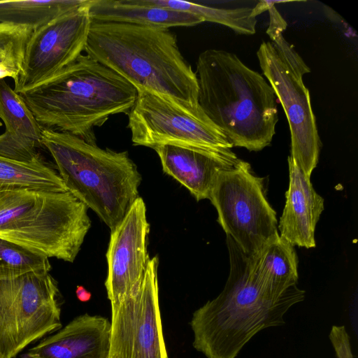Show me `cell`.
Instances as JSON below:
<instances>
[{"label": "cell", "instance_id": "18", "mask_svg": "<svg viewBox=\"0 0 358 358\" xmlns=\"http://www.w3.org/2000/svg\"><path fill=\"white\" fill-rule=\"evenodd\" d=\"M250 271L261 285L281 294L296 285L298 260L294 246L276 234L255 254L248 256Z\"/></svg>", "mask_w": 358, "mask_h": 358}, {"label": "cell", "instance_id": "20", "mask_svg": "<svg viewBox=\"0 0 358 358\" xmlns=\"http://www.w3.org/2000/svg\"><path fill=\"white\" fill-rule=\"evenodd\" d=\"M20 189L68 192L58 172L41 157L19 162L0 157V191Z\"/></svg>", "mask_w": 358, "mask_h": 358}, {"label": "cell", "instance_id": "9", "mask_svg": "<svg viewBox=\"0 0 358 358\" xmlns=\"http://www.w3.org/2000/svg\"><path fill=\"white\" fill-rule=\"evenodd\" d=\"M264 180L240 159L217 174L208 199L226 235L248 256L278 233L276 213L266 199Z\"/></svg>", "mask_w": 358, "mask_h": 358}, {"label": "cell", "instance_id": "12", "mask_svg": "<svg viewBox=\"0 0 358 358\" xmlns=\"http://www.w3.org/2000/svg\"><path fill=\"white\" fill-rule=\"evenodd\" d=\"M89 3L34 31L14 90L22 94L57 76L85 51L92 20Z\"/></svg>", "mask_w": 358, "mask_h": 358}, {"label": "cell", "instance_id": "1", "mask_svg": "<svg viewBox=\"0 0 358 358\" xmlns=\"http://www.w3.org/2000/svg\"><path fill=\"white\" fill-rule=\"evenodd\" d=\"M230 270L222 291L196 310L190 321L192 345L206 358H236L259 331L285 323L284 315L305 299L296 285L281 294L257 282L248 255L227 236Z\"/></svg>", "mask_w": 358, "mask_h": 358}, {"label": "cell", "instance_id": "29", "mask_svg": "<svg viewBox=\"0 0 358 358\" xmlns=\"http://www.w3.org/2000/svg\"><path fill=\"white\" fill-rule=\"evenodd\" d=\"M108 358H115V357H109Z\"/></svg>", "mask_w": 358, "mask_h": 358}, {"label": "cell", "instance_id": "17", "mask_svg": "<svg viewBox=\"0 0 358 358\" xmlns=\"http://www.w3.org/2000/svg\"><path fill=\"white\" fill-rule=\"evenodd\" d=\"M89 15L93 22L126 23L160 29L190 27L204 22L194 14L136 4L131 0H91Z\"/></svg>", "mask_w": 358, "mask_h": 358}, {"label": "cell", "instance_id": "10", "mask_svg": "<svg viewBox=\"0 0 358 358\" xmlns=\"http://www.w3.org/2000/svg\"><path fill=\"white\" fill-rule=\"evenodd\" d=\"M127 115L134 145L173 144L215 152L233 148L201 107L191 108L155 92L138 91Z\"/></svg>", "mask_w": 358, "mask_h": 358}, {"label": "cell", "instance_id": "3", "mask_svg": "<svg viewBox=\"0 0 358 358\" xmlns=\"http://www.w3.org/2000/svg\"><path fill=\"white\" fill-rule=\"evenodd\" d=\"M85 51L137 91H150L191 108L200 107L196 73L169 29L92 21Z\"/></svg>", "mask_w": 358, "mask_h": 358}, {"label": "cell", "instance_id": "7", "mask_svg": "<svg viewBox=\"0 0 358 358\" xmlns=\"http://www.w3.org/2000/svg\"><path fill=\"white\" fill-rule=\"evenodd\" d=\"M266 34L257 56L263 76L273 88L287 117L291 137V155L295 164L310 178L318 163L321 142L303 76L310 72L293 45L282 35L287 22L275 6L268 10Z\"/></svg>", "mask_w": 358, "mask_h": 358}, {"label": "cell", "instance_id": "21", "mask_svg": "<svg viewBox=\"0 0 358 358\" xmlns=\"http://www.w3.org/2000/svg\"><path fill=\"white\" fill-rule=\"evenodd\" d=\"M136 4L172 9L197 15L203 22L225 26L237 34L252 35L256 31L257 17L252 8H220L180 0H131Z\"/></svg>", "mask_w": 358, "mask_h": 358}, {"label": "cell", "instance_id": "4", "mask_svg": "<svg viewBox=\"0 0 358 358\" xmlns=\"http://www.w3.org/2000/svg\"><path fill=\"white\" fill-rule=\"evenodd\" d=\"M20 94L43 128L96 144L94 128L111 115L128 114L138 91L112 69L81 55L57 76Z\"/></svg>", "mask_w": 358, "mask_h": 358}, {"label": "cell", "instance_id": "13", "mask_svg": "<svg viewBox=\"0 0 358 358\" xmlns=\"http://www.w3.org/2000/svg\"><path fill=\"white\" fill-rule=\"evenodd\" d=\"M149 232L145 204L139 196L110 231L105 281L110 304L119 303L140 286L150 260L147 250Z\"/></svg>", "mask_w": 358, "mask_h": 358}, {"label": "cell", "instance_id": "8", "mask_svg": "<svg viewBox=\"0 0 358 358\" xmlns=\"http://www.w3.org/2000/svg\"><path fill=\"white\" fill-rule=\"evenodd\" d=\"M61 306L57 282L49 272L0 279V358H14L61 329Z\"/></svg>", "mask_w": 358, "mask_h": 358}, {"label": "cell", "instance_id": "26", "mask_svg": "<svg viewBox=\"0 0 358 358\" xmlns=\"http://www.w3.org/2000/svg\"><path fill=\"white\" fill-rule=\"evenodd\" d=\"M329 338L336 358H354L350 338L344 325H333Z\"/></svg>", "mask_w": 358, "mask_h": 358}, {"label": "cell", "instance_id": "2", "mask_svg": "<svg viewBox=\"0 0 358 358\" xmlns=\"http://www.w3.org/2000/svg\"><path fill=\"white\" fill-rule=\"evenodd\" d=\"M198 103L233 147L259 151L268 146L278 122L276 97L263 75L238 57L208 49L196 62Z\"/></svg>", "mask_w": 358, "mask_h": 358}, {"label": "cell", "instance_id": "19", "mask_svg": "<svg viewBox=\"0 0 358 358\" xmlns=\"http://www.w3.org/2000/svg\"><path fill=\"white\" fill-rule=\"evenodd\" d=\"M90 0L0 1V23L26 26L34 31Z\"/></svg>", "mask_w": 358, "mask_h": 358}, {"label": "cell", "instance_id": "23", "mask_svg": "<svg viewBox=\"0 0 358 358\" xmlns=\"http://www.w3.org/2000/svg\"><path fill=\"white\" fill-rule=\"evenodd\" d=\"M33 32L29 27L0 23V79L9 77L17 83Z\"/></svg>", "mask_w": 358, "mask_h": 358}, {"label": "cell", "instance_id": "15", "mask_svg": "<svg viewBox=\"0 0 358 358\" xmlns=\"http://www.w3.org/2000/svg\"><path fill=\"white\" fill-rule=\"evenodd\" d=\"M164 173L184 185L197 201L209 199L217 174L240 159L231 150L215 152L173 144L152 148Z\"/></svg>", "mask_w": 358, "mask_h": 358}, {"label": "cell", "instance_id": "11", "mask_svg": "<svg viewBox=\"0 0 358 358\" xmlns=\"http://www.w3.org/2000/svg\"><path fill=\"white\" fill-rule=\"evenodd\" d=\"M158 264L157 257L150 259L138 288L111 304L109 357L168 358L159 307Z\"/></svg>", "mask_w": 358, "mask_h": 358}, {"label": "cell", "instance_id": "24", "mask_svg": "<svg viewBox=\"0 0 358 358\" xmlns=\"http://www.w3.org/2000/svg\"><path fill=\"white\" fill-rule=\"evenodd\" d=\"M50 269L48 258L0 238V279Z\"/></svg>", "mask_w": 358, "mask_h": 358}, {"label": "cell", "instance_id": "27", "mask_svg": "<svg viewBox=\"0 0 358 358\" xmlns=\"http://www.w3.org/2000/svg\"><path fill=\"white\" fill-rule=\"evenodd\" d=\"M281 1H259L257 5L252 8V15L255 17L262 13L268 10L275 3H282Z\"/></svg>", "mask_w": 358, "mask_h": 358}, {"label": "cell", "instance_id": "28", "mask_svg": "<svg viewBox=\"0 0 358 358\" xmlns=\"http://www.w3.org/2000/svg\"><path fill=\"white\" fill-rule=\"evenodd\" d=\"M76 294L78 299L81 302H87L92 297V294L82 285L76 287Z\"/></svg>", "mask_w": 358, "mask_h": 358}, {"label": "cell", "instance_id": "25", "mask_svg": "<svg viewBox=\"0 0 358 358\" xmlns=\"http://www.w3.org/2000/svg\"><path fill=\"white\" fill-rule=\"evenodd\" d=\"M42 145L5 131L0 135V157L19 162H31L39 158Z\"/></svg>", "mask_w": 358, "mask_h": 358}, {"label": "cell", "instance_id": "16", "mask_svg": "<svg viewBox=\"0 0 358 358\" xmlns=\"http://www.w3.org/2000/svg\"><path fill=\"white\" fill-rule=\"evenodd\" d=\"M287 159L289 181L279 235L293 246L312 248L315 246V230L324 210V199L289 156Z\"/></svg>", "mask_w": 358, "mask_h": 358}, {"label": "cell", "instance_id": "22", "mask_svg": "<svg viewBox=\"0 0 358 358\" xmlns=\"http://www.w3.org/2000/svg\"><path fill=\"white\" fill-rule=\"evenodd\" d=\"M0 118L6 131L41 144L43 127L22 96L4 78L0 79Z\"/></svg>", "mask_w": 358, "mask_h": 358}, {"label": "cell", "instance_id": "5", "mask_svg": "<svg viewBox=\"0 0 358 358\" xmlns=\"http://www.w3.org/2000/svg\"><path fill=\"white\" fill-rule=\"evenodd\" d=\"M41 142L67 191L113 231L139 197L141 175L128 152L102 149L69 133L45 128Z\"/></svg>", "mask_w": 358, "mask_h": 358}, {"label": "cell", "instance_id": "6", "mask_svg": "<svg viewBox=\"0 0 358 358\" xmlns=\"http://www.w3.org/2000/svg\"><path fill=\"white\" fill-rule=\"evenodd\" d=\"M87 210L69 192L1 190L0 238L73 262L91 227Z\"/></svg>", "mask_w": 358, "mask_h": 358}, {"label": "cell", "instance_id": "14", "mask_svg": "<svg viewBox=\"0 0 358 358\" xmlns=\"http://www.w3.org/2000/svg\"><path fill=\"white\" fill-rule=\"evenodd\" d=\"M111 322L107 317L80 315L55 334L29 348L22 358H108Z\"/></svg>", "mask_w": 358, "mask_h": 358}]
</instances>
